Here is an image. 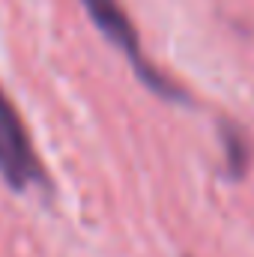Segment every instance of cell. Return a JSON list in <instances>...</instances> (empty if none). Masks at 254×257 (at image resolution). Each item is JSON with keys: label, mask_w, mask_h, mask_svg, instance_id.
Wrapping results in <instances>:
<instances>
[{"label": "cell", "mask_w": 254, "mask_h": 257, "mask_svg": "<svg viewBox=\"0 0 254 257\" xmlns=\"http://www.w3.org/2000/svg\"><path fill=\"white\" fill-rule=\"evenodd\" d=\"M0 177L12 192L48 183L45 168L33 150L30 132L21 114L15 111L12 99L3 93V87H0Z\"/></svg>", "instance_id": "cell-2"}, {"label": "cell", "mask_w": 254, "mask_h": 257, "mask_svg": "<svg viewBox=\"0 0 254 257\" xmlns=\"http://www.w3.org/2000/svg\"><path fill=\"white\" fill-rule=\"evenodd\" d=\"M81 6L87 9L90 21L105 33V39L114 42L129 57V63L138 72V78H141L144 87H150L156 96H162L168 102H189V93L177 81H171L165 72H159L156 66L144 57L141 42H138V30H135V24H132V18H129V12L123 9L120 0H81Z\"/></svg>", "instance_id": "cell-1"}, {"label": "cell", "mask_w": 254, "mask_h": 257, "mask_svg": "<svg viewBox=\"0 0 254 257\" xmlns=\"http://www.w3.org/2000/svg\"><path fill=\"white\" fill-rule=\"evenodd\" d=\"M218 138H221V147H224V168L230 174V180H245L248 168H251V138L245 126L233 123V120H221L218 123Z\"/></svg>", "instance_id": "cell-3"}]
</instances>
